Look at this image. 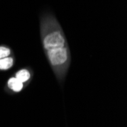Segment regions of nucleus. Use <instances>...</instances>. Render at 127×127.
<instances>
[{"instance_id": "2", "label": "nucleus", "mask_w": 127, "mask_h": 127, "mask_svg": "<svg viewBox=\"0 0 127 127\" xmlns=\"http://www.w3.org/2000/svg\"><path fill=\"white\" fill-rule=\"evenodd\" d=\"M8 87L14 91H20L23 88V82H20L16 78H11L8 82Z\"/></svg>"}, {"instance_id": "1", "label": "nucleus", "mask_w": 127, "mask_h": 127, "mask_svg": "<svg viewBox=\"0 0 127 127\" xmlns=\"http://www.w3.org/2000/svg\"><path fill=\"white\" fill-rule=\"evenodd\" d=\"M47 55L51 63L53 65L63 64L68 58L67 48H60L56 50H47Z\"/></svg>"}, {"instance_id": "3", "label": "nucleus", "mask_w": 127, "mask_h": 127, "mask_svg": "<svg viewBox=\"0 0 127 127\" xmlns=\"http://www.w3.org/2000/svg\"><path fill=\"white\" fill-rule=\"evenodd\" d=\"M13 64V60L11 57H5V58L0 60V69H8L11 67Z\"/></svg>"}, {"instance_id": "4", "label": "nucleus", "mask_w": 127, "mask_h": 127, "mask_svg": "<svg viewBox=\"0 0 127 127\" xmlns=\"http://www.w3.org/2000/svg\"><path fill=\"white\" fill-rule=\"evenodd\" d=\"M15 78L17 79H18L21 82H25L26 81H28L30 78V73L27 70H25V69H22V70L19 71L16 74Z\"/></svg>"}, {"instance_id": "5", "label": "nucleus", "mask_w": 127, "mask_h": 127, "mask_svg": "<svg viewBox=\"0 0 127 127\" xmlns=\"http://www.w3.org/2000/svg\"><path fill=\"white\" fill-rule=\"evenodd\" d=\"M9 54H10L9 49L5 47H0V60L8 57Z\"/></svg>"}]
</instances>
